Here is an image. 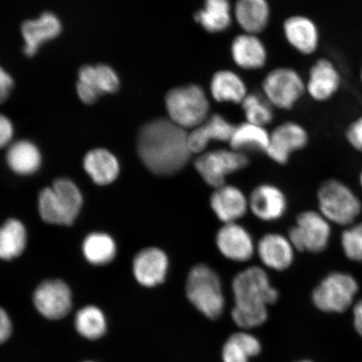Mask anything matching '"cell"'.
<instances>
[{
  "instance_id": "cell-1",
  "label": "cell",
  "mask_w": 362,
  "mask_h": 362,
  "mask_svg": "<svg viewBox=\"0 0 362 362\" xmlns=\"http://www.w3.org/2000/svg\"><path fill=\"white\" fill-rule=\"evenodd\" d=\"M138 152L152 173L169 176L187 165L192 153L187 131L170 119H158L144 125L138 136Z\"/></svg>"
},
{
  "instance_id": "cell-2",
  "label": "cell",
  "mask_w": 362,
  "mask_h": 362,
  "mask_svg": "<svg viewBox=\"0 0 362 362\" xmlns=\"http://www.w3.org/2000/svg\"><path fill=\"white\" fill-rule=\"evenodd\" d=\"M232 289L235 301L233 320L244 329L264 324L268 319V306L275 304L279 296L268 274L259 266L248 267L235 275Z\"/></svg>"
},
{
  "instance_id": "cell-3",
  "label": "cell",
  "mask_w": 362,
  "mask_h": 362,
  "mask_svg": "<svg viewBox=\"0 0 362 362\" xmlns=\"http://www.w3.org/2000/svg\"><path fill=\"white\" fill-rule=\"evenodd\" d=\"M187 296L189 302L202 314L211 320L223 315L225 298L218 274L206 264L194 265L189 272Z\"/></svg>"
},
{
  "instance_id": "cell-4",
  "label": "cell",
  "mask_w": 362,
  "mask_h": 362,
  "mask_svg": "<svg viewBox=\"0 0 362 362\" xmlns=\"http://www.w3.org/2000/svg\"><path fill=\"white\" fill-rule=\"evenodd\" d=\"M39 211L45 223L69 226L74 223L83 206V197L71 180L61 178L52 187L42 189L39 196Z\"/></svg>"
},
{
  "instance_id": "cell-5",
  "label": "cell",
  "mask_w": 362,
  "mask_h": 362,
  "mask_svg": "<svg viewBox=\"0 0 362 362\" xmlns=\"http://www.w3.org/2000/svg\"><path fill=\"white\" fill-rule=\"evenodd\" d=\"M165 105L170 119L185 130L197 128L210 117L209 98L206 90L197 84L170 90Z\"/></svg>"
},
{
  "instance_id": "cell-6",
  "label": "cell",
  "mask_w": 362,
  "mask_h": 362,
  "mask_svg": "<svg viewBox=\"0 0 362 362\" xmlns=\"http://www.w3.org/2000/svg\"><path fill=\"white\" fill-rule=\"evenodd\" d=\"M319 210L329 223L351 225L361 211V202L351 189L337 180H325L318 192Z\"/></svg>"
},
{
  "instance_id": "cell-7",
  "label": "cell",
  "mask_w": 362,
  "mask_h": 362,
  "mask_svg": "<svg viewBox=\"0 0 362 362\" xmlns=\"http://www.w3.org/2000/svg\"><path fill=\"white\" fill-rule=\"evenodd\" d=\"M358 289V284L350 274L332 272L314 288L312 300L321 311L342 313L351 305Z\"/></svg>"
},
{
  "instance_id": "cell-8",
  "label": "cell",
  "mask_w": 362,
  "mask_h": 362,
  "mask_svg": "<svg viewBox=\"0 0 362 362\" xmlns=\"http://www.w3.org/2000/svg\"><path fill=\"white\" fill-rule=\"evenodd\" d=\"M262 93L276 108L291 110L306 93V83L296 70L279 67L266 75L262 84Z\"/></svg>"
},
{
  "instance_id": "cell-9",
  "label": "cell",
  "mask_w": 362,
  "mask_h": 362,
  "mask_svg": "<svg viewBox=\"0 0 362 362\" xmlns=\"http://www.w3.org/2000/svg\"><path fill=\"white\" fill-rule=\"evenodd\" d=\"M248 165L247 153L232 148L206 151L194 160V168L199 175L208 185L215 189L226 185L228 175L245 169Z\"/></svg>"
},
{
  "instance_id": "cell-10",
  "label": "cell",
  "mask_w": 362,
  "mask_h": 362,
  "mask_svg": "<svg viewBox=\"0 0 362 362\" xmlns=\"http://www.w3.org/2000/svg\"><path fill=\"white\" fill-rule=\"evenodd\" d=\"M330 236L329 221L320 212L305 211L296 217L288 238L298 252L320 253L327 248Z\"/></svg>"
},
{
  "instance_id": "cell-11",
  "label": "cell",
  "mask_w": 362,
  "mask_h": 362,
  "mask_svg": "<svg viewBox=\"0 0 362 362\" xmlns=\"http://www.w3.org/2000/svg\"><path fill=\"white\" fill-rule=\"evenodd\" d=\"M33 298L36 310L48 320L64 318L71 310V293L62 280L51 279L40 284Z\"/></svg>"
},
{
  "instance_id": "cell-12",
  "label": "cell",
  "mask_w": 362,
  "mask_h": 362,
  "mask_svg": "<svg viewBox=\"0 0 362 362\" xmlns=\"http://www.w3.org/2000/svg\"><path fill=\"white\" fill-rule=\"evenodd\" d=\"M119 88V76L110 66H85L79 71L76 90L86 104H93L101 95L115 93Z\"/></svg>"
},
{
  "instance_id": "cell-13",
  "label": "cell",
  "mask_w": 362,
  "mask_h": 362,
  "mask_svg": "<svg viewBox=\"0 0 362 362\" xmlns=\"http://www.w3.org/2000/svg\"><path fill=\"white\" fill-rule=\"evenodd\" d=\"M215 242L221 255L233 262L250 261L256 252L251 233L238 223L223 224L217 230Z\"/></svg>"
},
{
  "instance_id": "cell-14",
  "label": "cell",
  "mask_w": 362,
  "mask_h": 362,
  "mask_svg": "<svg viewBox=\"0 0 362 362\" xmlns=\"http://www.w3.org/2000/svg\"><path fill=\"white\" fill-rule=\"evenodd\" d=\"M309 135L300 124L286 122L270 133V143L266 155L279 165L287 164L293 153L305 148Z\"/></svg>"
},
{
  "instance_id": "cell-15",
  "label": "cell",
  "mask_w": 362,
  "mask_h": 362,
  "mask_svg": "<svg viewBox=\"0 0 362 362\" xmlns=\"http://www.w3.org/2000/svg\"><path fill=\"white\" fill-rule=\"evenodd\" d=\"M248 202L252 214L257 219L268 223L281 219L288 209L287 197L282 189L268 183L253 189Z\"/></svg>"
},
{
  "instance_id": "cell-16",
  "label": "cell",
  "mask_w": 362,
  "mask_h": 362,
  "mask_svg": "<svg viewBox=\"0 0 362 362\" xmlns=\"http://www.w3.org/2000/svg\"><path fill=\"white\" fill-rule=\"evenodd\" d=\"M210 206L223 224L238 223L249 209L248 198L242 189L226 184L214 189L210 198Z\"/></svg>"
},
{
  "instance_id": "cell-17",
  "label": "cell",
  "mask_w": 362,
  "mask_h": 362,
  "mask_svg": "<svg viewBox=\"0 0 362 362\" xmlns=\"http://www.w3.org/2000/svg\"><path fill=\"white\" fill-rule=\"evenodd\" d=\"M291 240L282 234L270 233L264 235L257 244L256 252L266 268L282 272L291 268L294 260Z\"/></svg>"
},
{
  "instance_id": "cell-18",
  "label": "cell",
  "mask_w": 362,
  "mask_h": 362,
  "mask_svg": "<svg viewBox=\"0 0 362 362\" xmlns=\"http://www.w3.org/2000/svg\"><path fill=\"white\" fill-rule=\"evenodd\" d=\"M341 76L329 59L320 58L311 66L306 83V92L317 102H325L338 92Z\"/></svg>"
},
{
  "instance_id": "cell-19",
  "label": "cell",
  "mask_w": 362,
  "mask_h": 362,
  "mask_svg": "<svg viewBox=\"0 0 362 362\" xmlns=\"http://www.w3.org/2000/svg\"><path fill=\"white\" fill-rule=\"evenodd\" d=\"M236 125L219 113L210 115L202 124L188 133V144L192 153L206 152L211 142L229 143Z\"/></svg>"
},
{
  "instance_id": "cell-20",
  "label": "cell",
  "mask_w": 362,
  "mask_h": 362,
  "mask_svg": "<svg viewBox=\"0 0 362 362\" xmlns=\"http://www.w3.org/2000/svg\"><path fill=\"white\" fill-rule=\"evenodd\" d=\"M283 33L287 42L302 55H312L318 49L319 29L309 17L293 16L287 18L283 24Z\"/></svg>"
},
{
  "instance_id": "cell-21",
  "label": "cell",
  "mask_w": 362,
  "mask_h": 362,
  "mask_svg": "<svg viewBox=\"0 0 362 362\" xmlns=\"http://www.w3.org/2000/svg\"><path fill=\"white\" fill-rule=\"evenodd\" d=\"M230 51L234 64L243 70H260L268 62L266 45L257 35H237L230 44Z\"/></svg>"
},
{
  "instance_id": "cell-22",
  "label": "cell",
  "mask_w": 362,
  "mask_h": 362,
  "mask_svg": "<svg viewBox=\"0 0 362 362\" xmlns=\"http://www.w3.org/2000/svg\"><path fill=\"white\" fill-rule=\"evenodd\" d=\"M168 267L165 253L157 247H149L135 257L134 274L143 286L153 287L165 281Z\"/></svg>"
},
{
  "instance_id": "cell-23",
  "label": "cell",
  "mask_w": 362,
  "mask_h": 362,
  "mask_svg": "<svg viewBox=\"0 0 362 362\" xmlns=\"http://www.w3.org/2000/svg\"><path fill=\"white\" fill-rule=\"evenodd\" d=\"M61 31V22L52 13L45 12L37 20L25 21L21 27L24 53L27 57H33L40 45L56 38Z\"/></svg>"
},
{
  "instance_id": "cell-24",
  "label": "cell",
  "mask_w": 362,
  "mask_h": 362,
  "mask_svg": "<svg viewBox=\"0 0 362 362\" xmlns=\"http://www.w3.org/2000/svg\"><path fill=\"white\" fill-rule=\"evenodd\" d=\"M233 15L244 33L257 35L269 25L270 6L267 0H237Z\"/></svg>"
},
{
  "instance_id": "cell-25",
  "label": "cell",
  "mask_w": 362,
  "mask_h": 362,
  "mask_svg": "<svg viewBox=\"0 0 362 362\" xmlns=\"http://www.w3.org/2000/svg\"><path fill=\"white\" fill-rule=\"evenodd\" d=\"M210 93L217 103L242 104L249 93L242 76L224 69L216 71L211 76Z\"/></svg>"
},
{
  "instance_id": "cell-26",
  "label": "cell",
  "mask_w": 362,
  "mask_h": 362,
  "mask_svg": "<svg viewBox=\"0 0 362 362\" xmlns=\"http://www.w3.org/2000/svg\"><path fill=\"white\" fill-rule=\"evenodd\" d=\"M194 18L206 33H223L232 25V4L230 0H205L203 8Z\"/></svg>"
},
{
  "instance_id": "cell-27",
  "label": "cell",
  "mask_w": 362,
  "mask_h": 362,
  "mask_svg": "<svg viewBox=\"0 0 362 362\" xmlns=\"http://www.w3.org/2000/svg\"><path fill=\"white\" fill-rule=\"evenodd\" d=\"M83 166L94 182L100 185L113 182L119 173V165L116 157L104 148L88 152L84 158Z\"/></svg>"
},
{
  "instance_id": "cell-28",
  "label": "cell",
  "mask_w": 362,
  "mask_h": 362,
  "mask_svg": "<svg viewBox=\"0 0 362 362\" xmlns=\"http://www.w3.org/2000/svg\"><path fill=\"white\" fill-rule=\"evenodd\" d=\"M270 143V133L266 127L245 123L236 125L229 141L230 148L238 152H264Z\"/></svg>"
},
{
  "instance_id": "cell-29",
  "label": "cell",
  "mask_w": 362,
  "mask_h": 362,
  "mask_svg": "<svg viewBox=\"0 0 362 362\" xmlns=\"http://www.w3.org/2000/svg\"><path fill=\"white\" fill-rule=\"evenodd\" d=\"M6 160L13 172L26 175L35 173L40 168L42 156L34 144L21 140L8 149Z\"/></svg>"
},
{
  "instance_id": "cell-30",
  "label": "cell",
  "mask_w": 362,
  "mask_h": 362,
  "mask_svg": "<svg viewBox=\"0 0 362 362\" xmlns=\"http://www.w3.org/2000/svg\"><path fill=\"white\" fill-rule=\"evenodd\" d=\"M259 339L250 334L239 332L232 334L223 349V362H248L252 356L259 354Z\"/></svg>"
},
{
  "instance_id": "cell-31",
  "label": "cell",
  "mask_w": 362,
  "mask_h": 362,
  "mask_svg": "<svg viewBox=\"0 0 362 362\" xmlns=\"http://www.w3.org/2000/svg\"><path fill=\"white\" fill-rule=\"evenodd\" d=\"M26 230L20 221L10 219L6 221L0 232V256L4 260H11L20 256L25 247Z\"/></svg>"
},
{
  "instance_id": "cell-32",
  "label": "cell",
  "mask_w": 362,
  "mask_h": 362,
  "mask_svg": "<svg viewBox=\"0 0 362 362\" xmlns=\"http://www.w3.org/2000/svg\"><path fill=\"white\" fill-rule=\"evenodd\" d=\"M83 251L90 264L103 265L115 259L116 245L110 235L94 233L84 240Z\"/></svg>"
},
{
  "instance_id": "cell-33",
  "label": "cell",
  "mask_w": 362,
  "mask_h": 362,
  "mask_svg": "<svg viewBox=\"0 0 362 362\" xmlns=\"http://www.w3.org/2000/svg\"><path fill=\"white\" fill-rule=\"evenodd\" d=\"M75 327L81 337L94 341L100 339L107 330L105 316L95 306H86L76 315Z\"/></svg>"
},
{
  "instance_id": "cell-34",
  "label": "cell",
  "mask_w": 362,
  "mask_h": 362,
  "mask_svg": "<svg viewBox=\"0 0 362 362\" xmlns=\"http://www.w3.org/2000/svg\"><path fill=\"white\" fill-rule=\"evenodd\" d=\"M241 105L248 123L266 127L274 120L275 107L262 93H249Z\"/></svg>"
},
{
  "instance_id": "cell-35",
  "label": "cell",
  "mask_w": 362,
  "mask_h": 362,
  "mask_svg": "<svg viewBox=\"0 0 362 362\" xmlns=\"http://www.w3.org/2000/svg\"><path fill=\"white\" fill-rule=\"evenodd\" d=\"M341 246L348 259L362 262V223L351 226L344 230Z\"/></svg>"
},
{
  "instance_id": "cell-36",
  "label": "cell",
  "mask_w": 362,
  "mask_h": 362,
  "mask_svg": "<svg viewBox=\"0 0 362 362\" xmlns=\"http://www.w3.org/2000/svg\"><path fill=\"white\" fill-rule=\"evenodd\" d=\"M346 137L353 148L362 152V116L348 127Z\"/></svg>"
},
{
  "instance_id": "cell-37",
  "label": "cell",
  "mask_w": 362,
  "mask_h": 362,
  "mask_svg": "<svg viewBox=\"0 0 362 362\" xmlns=\"http://www.w3.org/2000/svg\"><path fill=\"white\" fill-rule=\"evenodd\" d=\"M12 323L10 316L4 309L0 311V341L2 343L8 341L12 334Z\"/></svg>"
},
{
  "instance_id": "cell-38",
  "label": "cell",
  "mask_w": 362,
  "mask_h": 362,
  "mask_svg": "<svg viewBox=\"0 0 362 362\" xmlns=\"http://www.w3.org/2000/svg\"><path fill=\"white\" fill-rule=\"evenodd\" d=\"M13 134V129L11 121L2 116L0 119V144L2 147L7 146L11 141Z\"/></svg>"
},
{
  "instance_id": "cell-39",
  "label": "cell",
  "mask_w": 362,
  "mask_h": 362,
  "mask_svg": "<svg viewBox=\"0 0 362 362\" xmlns=\"http://www.w3.org/2000/svg\"><path fill=\"white\" fill-rule=\"evenodd\" d=\"M13 81L11 76L4 71V69H1V72H0V97H1L2 102L8 98L13 88Z\"/></svg>"
},
{
  "instance_id": "cell-40",
  "label": "cell",
  "mask_w": 362,
  "mask_h": 362,
  "mask_svg": "<svg viewBox=\"0 0 362 362\" xmlns=\"http://www.w3.org/2000/svg\"><path fill=\"white\" fill-rule=\"evenodd\" d=\"M353 315H354V325L356 332L362 337V300L357 303L353 309Z\"/></svg>"
},
{
  "instance_id": "cell-41",
  "label": "cell",
  "mask_w": 362,
  "mask_h": 362,
  "mask_svg": "<svg viewBox=\"0 0 362 362\" xmlns=\"http://www.w3.org/2000/svg\"><path fill=\"white\" fill-rule=\"evenodd\" d=\"M360 183H361V187H362V170H361V173L360 175Z\"/></svg>"
},
{
  "instance_id": "cell-42",
  "label": "cell",
  "mask_w": 362,
  "mask_h": 362,
  "mask_svg": "<svg viewBox=\"0 0 362 362\" xmlns=\"http://www.w3.org/2000/svg\"><path fill=\"white\" fill-rule=\"evenodd\" d=\"M298 362H312L310 361H298Z\"/></svg>"
},
{
  "instance_id": "cell-43",
  "label": "cell",
  "mask_w": 362,
  "mask_h": 362,
  "mask_svg": "<svg viewBox=\"0 0 362 362\" xmlns=\"http://www.w3.org/2000/svg\"><path fill=\"white\" fill-rule=\"evenodd\" d=\"M361 81H362V67H361Z\"/></svg>"
},
{
  "instance_id": "cell-44",
  "label": "cell",
  "mask_w": 362,
  "mask_h": 362,
  "mask_svg": "<svg viewBox=\"0 0 362 362\" xmlns=\"http://www.w3.org/2000/svg\"><path fill=\"white\" fill-rule=\"evenodd\" d=\"M85 362H93V361H85Z\"/></svg>"
}]
</instances>
